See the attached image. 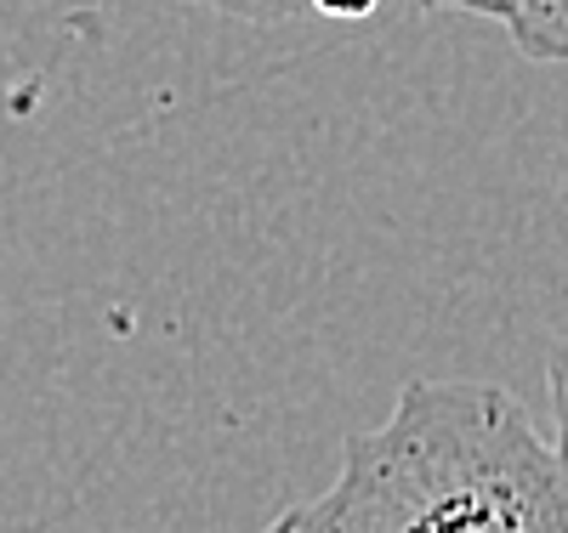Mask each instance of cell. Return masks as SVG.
<instances>
[{
	"instance_id": "cell-1",
	"label": "cell",
	"mask_w": 568,
	"mask_h": 533,
	"mask_svg": "<svg viewBox=\"0 0 568 533\" xmlns=\"http://www.w3.org/2000/svg\"><path fill=\"white\" fill-rule=\"evenodd\" d=\"M267 533H568V460L495 380H409Z\"/></svg>"
},
{
	"instance_id": "cell-2",
	"label": "cell",
	"mask_w": 568,
	"mask_h": 533,
	"mask_svg": "<svg viewBox=\"0 0 568 533\" xmlns=\"http://www.w3.org/2000/svg\"><path fill=\"white\" fill-rule=\"evenodd\" d=\"M511 40L529 63H568V0H524Z\"/></svg>"
},
{
	"instance_id": "cell-3",
	"label": "cell",
	"mask_w": 568,
	"mask_h": 533,
	"mask_svg": "<svg viewBox=\"0 0 568 533\" xmlns=\"http://www.w3.org/2000/svg\"><path fill=\"white\" fill-rule=\"evenodd\" d=\"M187 7H205V12H222V18H245V23H296V18H313L307 0H187Z\"/></svg>"
},
{
	"instance_id": "cell-4",
	"label": "cell",
	"mask_w": 568,
	"mask_h": 533,
	"mask_svg": "<svg viewBox=\"0 0 568 533\" xmlns=\"http://www.w3.org/2000/svg\"><path fill=\"white\" fill-rule=\"evenodd\" d=\"M546 386H551V414H557V449L568 460V341L551 347L546 358Z\"/></svg>"
},
{
	"instance_id": "cell-5",
	"label": "cell",
	"mask_w": 568,
	"mask_h": 533,
	"mask_svg": "<svg viewBox=\"0 0 568 533\" xmlns=\"http://www.w3.org/2000/svg\"><path fill=\"white\" fill-rule=\"evenodd\" d=\"M420 7H433V12H466V18H489V23H506L517 18V7L524 0H420Z\"/></svg>"
},
{
	"instance_id": "cell-6",
	"label": "cell",
	"mask_w": 568,
	"mask_h": 533,
	"mask_svg": "<svg viewBox=\"0 0 568 533\" xmlns=\"http://www.w3.org/2000/svg\"><path fill=\"white\" fill-rule=\"evenodd\" d=\"M313 18H329V23H364L382 12V0H307Z\"/></svg>"
}]
</instances>
